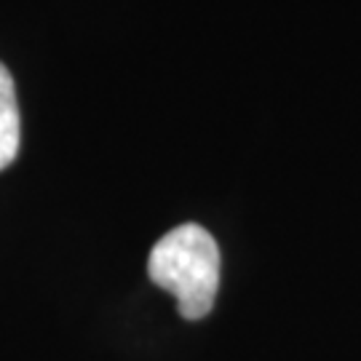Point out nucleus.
Returning <instances> with one entry per match:
<instances>
[{
	"label": "nucleus",
	"mask_w": 361,
	"mask_h": 361,
	"mask_svg": "<svg viewBox=\"0 0 361 361\" xmlns=\"http://www.w3.org/2000/svg\"><path fill=\"white\" fill-rule=\"evenodd\" d=\"M19 140H22V123H19L13 78L0 65V171L13 164L19 153Z\"/></svg>",
	"instance_id": "nucleus-2"
},
{
	"label": "nucleus",
	"mask_w": 361,
	"mask_h": 361,
	"mask_svg": "<svg viewBox=\"0 0 361 361\" xmlns=\"http://www.w3.org/2000/svg\"><path fill=\"white\" fill-rule=\"evenodd\" d=\"M147 273L155 286L177 300L182 319L198 322L212 313L219 292L217 241L201 225H180L153 246Z\"/></svg>",
	"instance_id": "nucleus-1"
}]
</instances>
